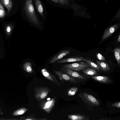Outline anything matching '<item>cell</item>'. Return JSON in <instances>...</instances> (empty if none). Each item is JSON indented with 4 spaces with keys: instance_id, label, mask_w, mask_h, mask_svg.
Listing matches in <instances>:
<instances>
[{
    "instance_id": "cb8c5ba5",
    "label": "cell",
    "mask_w": 120,
    "mask_h": 120,
    "mask_svg": "<svg viewBox=\"0 0 120 120\" xmlns=\"http://www.w3.org/2000/svg\"><path fill=\"white\" fill-rule=\"evenodd\" d=\"M96 56L97 59L99 60L105 61L106 60L105 57L100 53H97Z\"/></svg>"
},
{
    "instance_id": "7402d4cb",
    "label": "cell",
    "mask_w": 120,
    "mask_h": 120,
    "mask_svg": "<svg viewBox=\"0 0 120 120\" xmlns=\"http://www.w3.org/2000/svg\"><path fill=\"white\" fill-rule=\"evenodd\" d=\"M48 119V118H38L35 117L34 114L30 115L25 119L26 120H45Z\"/></svg>"
},
{
    "instance_id": "6da1fadb",
    "label": "cell",
    "mask_w": 120,
    "mask_h": 120,
    "mask_svg": "<svg viewBox=\"0 0 120 120\" xmlns=\"http://www.w3.org/2000/svg\"><path fill=\"white\" fill-rule=\"evenodd\" d=\"M24 10L27 17L31 22L37 26L40 25L39 20L35 12L33 0H26Z\"/></svg>"
},
{
    "instance_id": "8992f818",
    "label": "cell",
    "mask_w": 120,
    "mask_h": 120,
    "mask_svg": "<svg viewBox=\"0 0 120 120\" xmlns=\"http://www.w3.org/2000/svg\"><path fill=\"white\" fill-rule=\"evenodd\" d=\"M54 73L61 80L74 84L80 82L79 79L59 71L54 70Z\"/></svg>"
},
{
    "instance_id": "9a60e30c",
    "label": "cell",
    "mask_w": 120,
    "mask_h": 120,
    "mask_svg": "<svg viewBox=\"0 0 120 120\" xmlns=\"http://www.w3.org/2000/svg\"><path fill=\"white\" fill-rule=\"evenodd\" d=\"M36 8L39 13L42 17L43 16V9L42 3L40 0H34Z\"/></svg>"
},
{
    "instance_id": "44dd1931",
    "label": "cell",
    "mask_w": 120,
    "mask_h": 120,
    "mask_svg": "<svg viewBox=\"0 0 120 120\" xmlns=\"http://www.w3.org/2000/svg\"><path fill=\"white\" fill-rule=\"evenodd\" d=\"M78 88L76 87H74L71 88L68 91L67 95L69 96L74 95L77 92Z\"/></svg>"
},
{
    "instance_id": "484cf974",
    "label": "cell",
    "mask_w": 120,
    "mask_h": 120,
    "mask_svg": "<svg viewBox=\"0 0 120 120\" xmlns=\"http://www.w3.org/2000/svg\"><path fill=\"white\" fill-rule=\"evenodd\" d=\"M60 4L62 5H64L67 4L68 0H58Z\"/></svg>"
},
{
    "instance_id": "52a82bcc",
    "label": "cell",
    "mask_w": 120,
    "mask_h": 120,
    "mask_svg": "<svg viewBox=\"0 0 120 120\" xmlns=\"http://www.w3.org/2000/svg\"><path fill=\"white\" fill-rule=\"evenodd\" d=\"M119 24H116L107 28L105 31L102 38L103 41L111 36L120 27Z\"/></svg>"
},
{
    "instance_id": "f1b7e54d",
    "label": "cell",
    "mask_w": 120,
    "mask_h": 120,
    "mask_svg": "<svg viewBox=\"0 0 120 120\" xmlns=\"http://www.w3.org/2000/svg\"><path fill=\"white\" fill-rule=\"evenodd\" d=\"M53 2H55V3H59V1L58 0H51Z\"/></svg>"
},
{
    "instance_id": "83f0119b",
    "label": "cell",
    "mask_w": 120,
    "mask_h": 120,
    "mask_svg": "<svg viewBox=\"0 0 120 120\" xmlns=\"http://www.w3.org/2000/svg\"><path fill=\"white\" fill-rule=\"evenodd\" d=\"M117 41L118 42H120V34L118 37L117 40Z\"/></svg>"
},
{
    "instance_id": "f546056e",
    "label": "cell",
    "mask_w": 120,
    "mask_h": 120,
    "mask_svg": "<svg viewBox=\"0 0 120 120\" xmlns=\"http://www.w3.org/2000/svg\"><path fill=\"white\" fill-rule=\"evenodd\" d=\"M100 120H108V119H100Z\"/></svg>"
},
{
    "instance_id": "ffe728a7",
    "label": "cell",
    "mask_w": 120,
    "mask_h": 120,
    "mask_svg": "<svg viewBox=\"0 0 120 120\" xmlns=\"http://www.w3.org/2000/svg\"><path fill=\"white\" fill-rule=\"evenodd\" d=\"M114 56L118 64L120 65V47L115 48L113 50Z\"/></svg>"
},
{
    "instance_id": "9c48e42d",
    "label": "cell",
    "mask_w": 120,
    "mask_h": 120,
    "mask_svg": "<svg viewBox=\"0 0 120 120\" xmlns=\"http://www.w3.org/2000/svg\"><path fill=\"white\" fill-rule=\"evenodd\" d=\"M41 72L46 79L54 83L56 85L58 86H60L61 83L58 81L55 76L51 73L46 69L45 68L42 69L41 71Z\"/></svg>"
},
{
    "instance_id": "4fadbf2b",
    "label": "cell",
    "mask_w": 120,
    "mask_h": 120,
    "mask_svg": "<svg viewBox=\"0 0 120 120\" xmlns=\"http://www.w3.org/2000/svg\"><path fill=\"white\" fill-rule=\"evenodd\" d=\"M96 61L100 68L103 71L107 72L110 71V66L106 62L103 61L97 60Z\"/></svg>"
},
{
    "instance_id": "5bb4252c",
    "label": "cell",
    "mask_w": 120,
    "mask_h": 120,
    "mask_svg": "<svg viewBox=\"0 0 120 120\" xmlns=\"http://www.w3.org/2000/svg\"><path fill=\"white\" fill-rule=\"evenodd\" d=\"M69 119L72 120H88V117L82 115L74 114L69 115L68 116Z\"/></svg>"
},
{
    "instance_id": "ba28073f",
    "label": "cell",
    "mask_w": 120,
    "mask_h": 120,
    "mask_svg": "<svg viewBox=\"0 0 120 120\" xmlns=\"http://www.w3.org/2000/svg\"><path fill=\"white\" fill-rule=\"evenodd\" d=\"M61 69L65 73L79 79L85 81L87 79L86 77L80 74L75 71L63 67L61 68Z\"/></svg>"
},
{
    "instance_id": "603a6c76",
    "label": "cell",
    "mask_w": 120,
    "mask_h": 120,
    "mask_svg": "<svg viewBox=\"0 0 120 120\" xmlns=\"http://www.w3.org/2000/svg\"><path fill=\"white\" fill-rule=\"evenodd\" d=\"M6 14L4 8L0 1V18H4Z\"/></svg>"
},
{
    "instance_id": "277c9868",
    "label": "cell",
    "mask_w": 120,
    "mask_h": 120,
    "mask_svg": "<svg viewBox=\"0 0 120 120\" xmlns=\"http://www.w3.org/2000/svg\"><path fill=\"white\" fill-rule=\"evenodd\" d=\"M56 102V99L54 98L49 100H43L40 103V108L42 110L49 113L54 107Z\"/></svg>"
},
{
    "instance_id": "2e32d148",
    "label": "cell",
    "mask_w": 120,
    "mask_h": 120,
    "mask_svg": "<svg viewBox=\"0 0 120 120\" xmlns=\"http://www.w3.org/2000/svg\"><path fill=\"white\" fill-rule=\"evenodd\" d=\"M82 61H84L87 64L93 69L96 71H99L100 68L98 65L92 61L87 58L83 57Z\"/></svg>"
},
{
    "instance_id": "7c38bea8",
    "label": "cell",
    "mask_w": 120,
    "mask_h": 120,
    "mask_svg": "<svg viewBox=\"0 0 120 120\" xmlns=\"http://www.w3.org/2000/svg\"><path fill=\"white\" fill-rule=\"evenodd\" d=\"M91 77L94 80L101 83H110L112 81L107 76H91Z\"/></svg>"
},
{
    "instance_id": "e0dca14e",
    "label": "cell",
    "mask_w": 120,
    "mask_h": 120,
    "mask_svg": "<svg viewBox=\"0 0 120 120\" xmlns=\"http://www.w3.org/2000/svg\"><path fill=\"white\" fill-rule=\"evenodd\" d=\"M4 6L8 10V13H10L13 5L12 0H0Z\"/></svg>"
},
{
    "instance_id": "5b68a950",
    "label": "cell",
    "mask_w": 120,
    "mask_h": 120,
    "mask_svg": "<svg viewBox=\"0 0 120 120\" xmlns=\"http://www.w3.org/2000/svg\"><path fill=\"white\" fill-rule=\"evenodd\" d=\"M63 67L68 68L77 71H79L88 68L90 67L86 63L81 62L79 63L65 64L62 65Z\"/></svg>"
},
{
    "instance_id": "3957f363",
    "label": "cell",
    "mask_w": 120,
    "mask_h": 120,
    "mask_svg": "<svg viewBox=\"0 0 120 120\" xmlns=\"http://www.w3.org/2000/svg\"><path fill=\"white\" fill-rule=\"evenodd\" d=\"M34 91L35 98L38 101L43 100L52 92L51 89L43 86H36L34 87Z\"/></svg>"
},
{
    "instance_id": "4316f807",
    "label": "cell",
    "mask_w": 120,
    "mask_h": 120,
    "mask_svg": "<svg viewBox=\"0 0 120 120\" xmlns=\"http://www.w3.org/2000/svg\"><path fill=\"white\" fill-rule=\"evenodd\" d=\"M11 28L9 26H8L7 28V31L8 32H9L11 31Z\"/></svg>"
},
{
    "instance_id": "ac0fdd59",
    "label": "cell",
    "mask_w": 120,
    "mask_h": 120,
    "mask_svg": "<svg viewBox=\"0 0 120 120\" xmlns=\"http://www.w3.org/2000/svg\"><path fill=\"white\" fill-rule=\"evenodd\" d=\"M23 68L27 72L31 73L33 71L32 69L31 63L27 61L25 62L23 64Z\"/></svg>"
},
{
    "instance_id": "8fae6325",
    "label": "cell",
    "mask_w": 120,
    "mask_h": 120,
    "mask_svg": "<svg viewBox=\"0 0 120 120\" xmlns=\"http://www.w3.org/2000/svg\"><path fill=\"white\" fill-rule=\"evenodd\" d=\"M83 58V57L81 56H76L62 59L56 61V62L58 63H62L82 61Z\"/></svg>"
},
{
    "instance_id": "d4e9b609",
    "label": "cell",
    "mask_w": 120,
    "mask_h": 120,
    "mask_svg": "<svg viewBox=\"0 0 120 120\" xmlns=\"http://www.w3.org/2000/svg\"><path fill=\"white\" fill-rule=\"evenodd\" d=\"M111 106L112 107H116L118 108H120V101L114 103L112 104Z\"/></svg>"
},
{
    "instance_id": "d6986e66",
    "label": "cell",
    "mask_w": 120,
    "mask_h": 120,
    "mask_svg": "<svg viewBox=\"0 0 120 120\" xmlns=\"http://www.w3.org/2000/svg\"><path fill=\"white\" fill-rule=\"evenodd\" d=\"M82 71L84 74L87 75H92L98 74L97 71L93 68H88L83 70Z\"/></svg>"
},
{
    "instance_id": "7a4b0ae2",
    "label": "cell",
    "mask_w": 120,
    "mask_h": 120,
    "mask_svg": "<svg viewBox=\"0 0 120 120\" xmlns=\"http://www.w3.org/2000/svg\"><path fill=\"white\" fill-rule=\"evenodd\" d=\"M79 96L86 104L90 106L97 107L100 105V102L94 96L85 92L80 93Z\"/></svg>"
},
{
    "instance_id": "30bf717a",
    "label": "cell",
    "mask_w": 120,
    "mask_h": 120,
    "mask_svg": "<svg viewBox=\"0 0 120 120\" xmlns=\"http://www.w3.org/2000/svg\"><path fill=\"white\" fill-rule=\"evenodd\" d=\"M71 52L70 50H64L59 52L53 56L50 60L49 63L52 64L60 60L70 54Z\"/></svg>"
}]
</instances>
